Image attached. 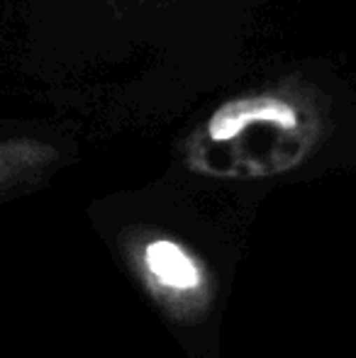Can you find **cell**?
<instances>
[{
  "mask_svg": "<svg viewBox=\"0 0 356 358\" xmlns=\"http://www.w3.org/2000/svg\"><path fill=\"white\" fill-rule=\"evenodd\" d=\"M252 122H273L280 127H295L298 117L288 103L271 98V95H259V98H239L222 105L213 115L208 129L213 139H232Z\"/></svg>",
  "mask_w": 356,
  "mask_h": 358,
  "instance_id": "2",
  "label": "cell"
},
{
  "mask_svg": "<svg viewBox=\"0 0 356 358\" xmlns=\"http://www.w3.org/2000/svg\"><path fill=\"white\" fill-rule=\"evenodd\" d=\"M52 161V146L32 142V139H3L0 142V200L32 185Z\"/></svg>",
  "mask_w": 356,
  "mask_h": 358,
  "instance_id": "3",
  "label": "cell"
},
{
  "mask_svg": "<svg viewBox=\"0 0 356 358\" xmlns=\"http://www.w3.org/2000/svg\"><path fill=\"white\" fill-rule=\"evenodd\" d=\"M127 264L166 312L190 317L210 300V273L203 259L171 236H144L124 249Z\"/></svg>",
  "mask_w": 356,
  "mask_h": 358,
  "instance_id": "1",
  "label": "cell"
}]
</instances>
